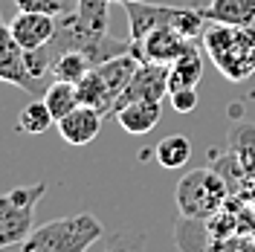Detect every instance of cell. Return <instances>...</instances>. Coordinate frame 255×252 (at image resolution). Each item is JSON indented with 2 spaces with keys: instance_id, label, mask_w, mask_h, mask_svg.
Returning <instances> with one entry per match:
<instances>
[{
  "instance_id": "6da1fadb",
  "label": "cell",
  "mask_w": 255,
  "mask_h": 252,
  "mask_svg": "<svg viewBox=\"0 0 255 252\" xmlns=\"http://www.w3.org/2000/svg\"><path fill=\"white\" fill-rule=\"evenodd\" d=\"M203 49L215 61L218 73L229 81H247L255 73V26L209 23L203 32Z\"/></svg>"
},
{
  "instance_id": "7a4b0ae2",
  "label": "cell",
  "mask_w": 255,
  "mask_h": 252,
  "mask_svg": "<svg viewBox=\"0 0 255 252\" xmlns=\"http://www.w3.org/2000/svg\"><path fill=\"white\" fill-rule=\"evenodd\" d=\"M105 226L96 215H67L32 229V235L20 244L23 252H84L102 238Z\"/></svg>"
},
{
  "instance_id": "3957f363",
  "label": "cell",
  "mask_w": 255,
  "mask_h": 252,
  "mask_svg": "<svg viewBox=\"0 0 255 252\" xmlns=\"http://www.w3.org/2000/svg\"><path fill=\"white\" fill-rule=\"evenodd\" d=\"M136 64H139V58L133 52H122L116 58H108V61L90 67V73L76 84L79 102L81 105H90L96 111H102L105 116H113L116 102H119L125 84L133 76Z\"/></svg>"
},
{
  "instance_id": "277c9868",
  "label": "cell",
  "mask_w": 255,
  "mask_h": 252,
  "mask_svg": "<svg viewBox=\"0 0 255 252\" xmlns=\"http://www.w3.org/2000/svg\"><path fill=\"white\" fill-rule=\"evenodd\" d=\"M128 15V26H130V41L142 38L145 32L159 29V26H171V29L183 32L186 38L197 41L203 38L209 20L200 15L197 6H157L151 0H130L122 3Z\"/></svg>"
},
{
  "instance_id": "5b68a950",
  "label": "cell",
  "mask_w": 255,
  "mask_h": 252,
  "mask_svg": "<svg viewBox=\"0 0 255 252\" xmlns=\"http://www.w3.org/2000/svg\"><path fill=\"white\" fill-rule=\"evenodd\" d=\"M226 197H229V186L218 168H194L183 174L177 183V209L183 218L209 221L223 209Z\"/></svg>"
},
{
  "instance_id": "8992f818",
  "label": "cell",
  "mask_w": 255,
  "mask_h": 252,
  "mask_svg": "<svg viewBox=\"0 0 255 252\" xmlns=\"http://www.w3.org/2000/svg\"><path fill=\"white\" fill-rule=\"evenodd\" d=\"M47 194V183H29L0 194V250L20 247L35 229V209Z\"/></svg>"
},
{
  "instance_id": "52a82bcc",
  "label": "cell",
  "mask_w": 255,
  "mask_h": 252,
  "mask_svg": "<svg viewBox=\"0 0 255 252\" xmlns=\"http://www.w3.org/2000/svg\"><path fill=\"white\" fill-rule=\"evenodd\" d=\"M191 47H197L191 38L171 26H159V29L145 32L142 38L130 41V52L139 61H157V64H174L180 55H186Z\"/></svg>"
},
{
  "instance_id": "ba28073f",
  "label": "cell",
  "mask_w": 255,
  "mask_h": 252,
  "mask_svg": "<svg viewBox=\"0 0 255 252\" xmlns=\"http://www.w3.org/2000/svg\"><path fill=\"white\" fill-rule=\"evenodd\" d=\"M168 93V64H157V61H139L130 81L125 84V90L119 96L116 108H122L128 102L136 99H154L162 102V96Z\"/></svg>"
},
{
  "instance_id": "9c48e42d",
  "label": "cell",
  "mask_w": 255,
  "mask_h": 252,
  "mask_svg": "<svg viewBox=\"0 0 255 252\" xmlns=\"http://www.w3.org/2000/svg\"><path fill=\"white\" fill-rule=\"evenodd\" d=\"M0 81L15 84L20 90H32V84L38 81L32 79L29 67H26V49L15 41V35L3 17H0Z\"/></svg>"
},
{
  "instance_id": "30bf717a",
  "label": "cell",
  "mask_w": 255,
  "mask_h": 252,
  "mask_svg": "<svg viewBox=\"0 0 255 252\" xmlns=\"http://www.w3.org/2000/svg\"><path fill=\"white\" fill-rule=\"evenodd\" d=\"M55 26H58V15H47V12H20V9H17V15L12 17V23H9L15 41L26 49V52L47 47L49 38L55 35Z\"/></svg>"
},
{
  "instance_id": "8fae6325",
  "label": "cell",
  "mask_w": 255,
  "mask_h": 252,
  "mask_svg": "<svg viewBox=\"0 0 255 252\" xmlns=\"http://www.w3.org/2000/svg\"><path fill=\"white\" fill-rule=\"evenodd\" d=\"M102 119H105L102 111H96L90 105H81L79 102L55 125H58V130H61V136L67 145H90L99 136V130H102Z\"/></svg>"
},
{
  "instance_id": "7c38bea8",
  "label": "cell",
  "mask_w": 255,
  "mask_h": 252,
  "mask_svg": "<svg viewBox=\"0 0 255 252\" xmlns=\"http://www.w3.org/2000/svg\"><path fill=\"white\" fill-rule=\"evenodd\" d=\"M159 116H162V105L154 99H136V102H128V105L113 111V119L119 122V127L133 133V136L151 133L157 127Z\"/></svg>"
},
{
  "instance_id": "4fadbf2b",
  "label": "cell",
  "mask_w": 255,
  "mask_h": 252,
  "mask_svg": "<svg viewBox=\"0 0 255 252\" xmlns=\"http://www.w3.org/2000/svg\"><path fill=\"white\" fill-rule=\"evenodd\" d=\"M197 9L209 23H232V26L255 23V0H200Z\"/></svg>"
},
{
  "instance_id": "5bb4252c",
  "label": "cell",
  "mask_w": 255,
  "mask_h": 252,
  "mask_svg": "<svg viewBox=\"0 0 255 252\" xmlns=\"http://www.w3.org/2000/svg\"><path fill=\"white\" fill-rule=\"evenodd\" d=\"M203 79V58L197 47H191L186 55H180L174 64H168V93L171 90H189L197 87Z\"/></svg>"
},
{
  "instance_id": "9a60e30c",
  "label": "cell",
  "mask_w": 255,
  "mask_h": 252,
  "mask_svg": "<svg viewBox=\"0 0 255 252\" xmlns=\"http://www.w3.org/2000/svg\"><path fill=\"white\" fill-rule=\"evenodd\" d=\"M154 157H157V162L162 168H183L191 159V142L183 133H171V136L157 142Z\"/></svg>"
},
{
  "instance_id": "2e32d148",
  "label": "cell",
  "mask_w": 255,
  "mask_h": 252,
  "mask_svg": "<svg viewBox=\"0 0 255 252\" xmlns=\"http://www.w3.org/2000/svg\"><path fill=\"white\" fill-rule=\"evenodd\" d=\"M177 244L183 250H215V238L209 232V221H197V218H183L180 215Z\"/></svg>"
},
{
  "instance_id": "e0dca14e",
  "label": "cell",
  "mask_w": 255,
  "mask_h": 252,
  "mask_svg": "<svg viewBox=\"0 0 255 252\" xmlns=\"http://www.w3.org/2000/svg\"><path fill=\"white\" fill-rule=\"evenodd\" d=\"M44 102H47L49 113H52L55 122H58V119H64L67 113L79 105V90H76L73 81H58L55 79L47 90H44Z\"/></svg>"
},
{
  "instance_id": "ac0fdd59",
  "label": "cell",
  "mask_w": 255,
  "mask_h": 252,
  "mask_svg": "<svg viewBox=\"0 0 255 252\" xmlns=\"http://www.w3.org/2000/svg\"><path fill=\"white\" fill-rule=\"evenodd\" d=\"M90 67L93 64L87 61L81 52H61V55H55V61L49 67V73H52V79L58 81H73V84H79L87 73H90Z\"/></svg>"
},
{
  "instance_id": "d6986e66",
  "label": "cell",
  "mask_w": 255,
  "mask_h": 252,
  "mask_svg": "<svg viewBox=\"0 0 255 252\" xmlns=\"http://www.w3.org/2000/svg\"><path fill=\"white\" fill-rule=\"evenodd\" d=\"M55 122V116L49 113L47 102L41 99V102H29L20 116H17V127L23 130V133H29V136H38V133H47L49 127Z\"/></svg>"
},
{
  "instance_id": "ffe728a7",
  "label": "cell",
  "mask_w": 255,
  "mask_h": 252,
  "mask_svg": "<svg viewBox=\"0 0 255 252\" xmlns=\"http://www.w3.org/2000/svg\"><path fill=\"white\" fill-rule=\"evenodd\" d=\"M111 3L113 0H76V15L81 17L84 26L90 29H99V32H108V12H111Z\"/></svg>"
},
{
  "instance_id": "44dd1931",
  "label": "cell",
  "mask_w": 255,
  "mask_h": 252,
  "mask_svg": "<svg viewBox=\"0 0 255 252\" xmlns=\"http://www.w3.org/2000/svg\"><path fill=\"white\" fill-rule=\"evenodd\" d=\"M20 12H47V15H64L70 0H12Z\"/></svg>"
},
{
  "instance_id": "7402d4cb",
  "label": "cell",
  "mask_w": 255,
  "mask_h": 252,
  "mask_svg": "<svg viewBox=\"0 0 255 252\" xmlns=\"http://www.w3.org/2000/svg\"><path fill=\"white\" fill-rule=\"evenodd\" d=\"M171 99V108L177 113H191L197 108V87H189V90H171L168 93Z\"/></svg>"
},
{
  "instance_id": "603a6c76",
  "label": "cell",
  "mask_w": 255,
  "mask_h": 252,
  "mask_svg": "<svg viewBox=\"0 0 255 252\" xmlns=\"http://www.w3.org/2000/svg\"><path fill=\"white\" fill-rule=\"evenodd\" d=\"M113 3H130V0H113Z\"/></svg>"
}]
</instances>
